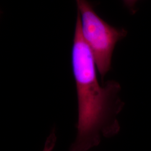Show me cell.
<instances>
[{
  "label": "cell",
  "instance_id": "6da1fadb",
  "mask_svg": "<svg viewBox=\"0 0 151 151\" xmlns=\"http://www.w3.org/2000/svg\"><path fill=\"white\" fill-rule=\"evenodd\" d=\"M72 69L77 99V134L70 151H87L99 144L101 136L110 137L119 130L116 116L121 108L119 84L100 85L95 60L83 37L77 13L72 48Z\"/></svg>",
  "mask_w": 151,
  "mask_h": 151
},
{
  "label": "cell",
  "instance_id": "7a4b0ae2",
  "mask_svg": "<svg viewBox=\"0 0 151 151\" xmlns=\"http://www.w3.org/2000/svg\"><path fill=\"white\" fill-rule=\"evenodd\" d=\"M80 17L83 37L93 54L102 78L111 68L116 44L125 38L127 31L113 27L103 20L87 0H76Z\"/></svg>",
  "mask_w": 151,
  "mask_h": 151
},
{
  "label": "cell",
  "instance_id": "3957f363",
  "mask_svg": "<svg viewBox=\"0 0 151 151\" xmlns=\"http://www.w3.org/2000/svg\"><path fill=\"white\" fill-rule=\"evenodd\" d=\"M56 141V136L55 134V131L53 130L47 138L46 141L43 151H52L53 150Z\"/></svg>",
  "mask_w": 151,
  "mask_h": 151
},
{
  "label": "cell",
  "instance_id": "277c9868",
  "mask_svg": "<svg viewBox=\"0 0 151 151\" xmlns=\"http://www.w3.org/2000/svg\"><path fill=\"white\" fill-rule=\"evenodd\" d=\"M125 6L131 11L133 14L136 12L135 10V5L138 0H123Z\"/></svg>",
  "mask_w": 151,
  "mask_h": 151
}]
</instances>
